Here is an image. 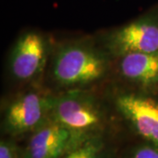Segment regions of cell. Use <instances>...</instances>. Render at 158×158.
I'll list each match as a JSON object with an SVG mask.
<instances>
[{
	"label": "cell",
	"instance_id": "1",
	"mask_svg": "<svg viewBox=\"0 0 158 158\" xmlns=\"http://www.w3.org/2000/svg\"><path fill=\"white\" fill-rule=\"evenodd\" d=\"M107 62L102 53L85 44L73 43L56 53L52 74L58 84L76 87L94 83L104 77Z\"/></svg>",
	"mask_w": 158,
	"mask_h": 158
},
{
	"label": "cell",
	"instance_id": "2",
	"mask_svg": "<svg viewBox=\"0 0 158 158\" xmlns=\"http://www.w3.org/2000/svg\"><path fill=\"white\" fill-rule=\"evenodd\" d=\"M50 118L69 129L90 135L102 123V113L95 99L79 90L56 97Z\"/></svg>",
	"mask_w": 158,
	"mask_h": 158
},
{
	"label": "cell",
	"instance_id": "3",
	"mask_svg": "<svg viewBox=\"0 0 158 158\" xmlns=\"http://www.w3.org/2000/svg\"><path fill=\"white\" fill-rule=\"evenodd\" d=\"M56 97L28 92L17 98L6 108L3 127L10 135L34 132L50 119Z\"/></svg>",
	"mask_w": 158,
	"mask_h": 158
},
{
	"label": "cell",
	"instance_id": "4",
	"mask_svg": "<svg viewBox=\"0 0 158 158\" xmlns=\"http://www.w3.org/2000/svg\"><path fill=\"white\" fill-rule=\"evenodd\" d=\"M107 47L118 57L129 53H158V9L116 29L108 37Z\"/></svg>",
	"mask_w": 158,
	"mask_h": 158
},
{
	"label": "cell",
	"instance_id": "5",
	"mask_svg": "<svg viewBox=\"0 0 158 158\" xmlns=\"http://www.w3.org/2000/svg\"><path fill=\"white\" fill-rule=\"evenodd\" d=\"M89 136L74 132L50 118L33 132L23 151V158H62Z\"/></svg>",
	"mask_w": 158,
	"mask_h": 158
},
{
	"label": "cell",
	"instance_id": "6",
	"mask_svg": "<svg viewBox=\"0 0 158 158\" xmlns=\"http://www.w3.org/2000/svg\"><path fill=\"white\" fill-rule=\"evenodd\" d=\"M117 108L136 133L158 146V102L151 98L124 93L116 98Z\"/></svg>",
	"mask_w": 158,
	"mask_h": 158
},
{
	"label": "cell",
	"instance_id": "7",
	"mask_svg": "<svg viewBox=\"0 0 158 158\" xmlns=\"http://www.w3.org/2000/svg\"><path fill=\"white\" fill-rule=\"evenodd\" d=\"M47 44L43 36L29 31L20 36L10 58V69L14 78L28 81L38 76L44 67Z\"/></svg>",
	"mask_w": 158,
	"mask_h": 158
},
{
	"label": "cell",
	"instance_id": "8",
	"mask_svg": "<svg viewBox=\"0 0 158 158\" xmlns=\"http://www.w3.org/2000/svg\"><path fill=\"white\" fill-rule=\"evenodd\" d=\"M119 71L128 81L143 87L158 85V53H129L119 57Z\"/></svg>",
	"mask_w": 158,
	"mask_h": 158
},
{
	"label": "cell",
	"instance_id": "9",
	"mask_svg": "<svg viewBox=\"0 0 158 158\" xmlns=\"http://www.w3.org/2000/svg\"><path fill=\"white\" fill-rule=\"evenodd\" d=\"M62 158H109L106 143L96 134L87 137Z\"/></svg>",
	"mask_w": 158,
	"mask_h": 158
},
{
	"label": "cell",
	"instance_id": "10",
	"mask_svg": "<svg viewBox=\"0 0 158 158\" xmlns=\"http://www.w3.org/2000/svg\"><path fill=\"white\" fill-rule=\"evenodd\" d=\"M129 158H158V146L150 142L137 146L132 150Z\"/></svg>",
	"mask_w": 158,
	"mask_h": 158
},
{
	"label": "cell",
	"instance_id": "11",
	"mask_svg": "<svg viewBox=\"0 0 158 158\" xmlns=\"http://www.w3.org/2000/svg\"><path fill=\"white\" fill-rule=\"evenodd\" d=\"M0 158H23V152L11 140H1L0 142Z\"/></svg>",
	"mask_w": 158,
	"mask_h": 158
}]
</instances>
